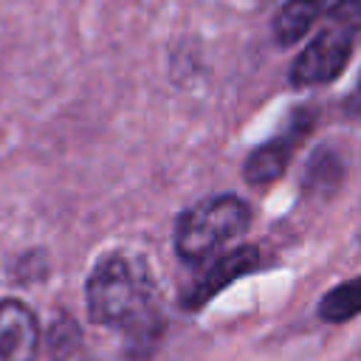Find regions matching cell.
I'll return each mask as SVG.
<instances>
[{
  "instance_id": "cell-1",
  "label": "cell",
  "mask_w": 361,
  "mask_h": 361,
  "mask_svg": "<svg viewBox=\"0 0 361 361\" xmlns=\"http://www.w3.org/2000/svg\"><path fill=\"white\" fill-rule=\"evenodd\" d=\"M87 313L93 324L121 330L133 344H147L161 336L158 290L149 271L124 254L104 257L87 279Z\"/></svg>"
},
{
  "instance_id": "cell-2",
  "label": "cell",
  "mask_w": 361,
  "mask_h": 361,
  "mask_svg": "<svg viewBox=\"0 0 361 361\" xmlns=\"http://www.w3.org/2000/svg\"><path fill=\"white\" fill-rule=\"evenodd\" d=\"M251 226V209L237 195H214L189 206L175 223V251L183 262L209 259L226 243L243 237Z\"/></svg>"
},
{
  "instance_id": "cell-3",
  "label": "cell",
  "mask_w": 361,
  "mask_h": 361,
  "mask_svg": "<svg viewBox=\"0 0 361 361\" xmlns=\"http://www.w3.org/2000/svg\"><path fill=\"white\" fill-rule=\"evenodd\" d=\"M358 39H361V0H338L330 8L322 31L293 59L290 85L310 87V85L333 82L344 71Z\"/></svg>"
},
{
  "instance_id": "cell-4",
  "label": "cell",
  "mask_w": 361,
  "mask_h": 361,
  "mask_svg": "<svg viewBox=\"0 0 361 361\" xmlns=\"http://www.w3.org/2000/svg\"><path fill=\"white\" fill-rule=\"evenodd\" d=\"M259 265H262V254H259L257 245H240V248H231V251L214 257V259L195 276V282L183 290L180 307H186V310L203 307V305H206L212 296H217L226 285H231L234 279H240V276L257 271Z\"/></svg>"
},
{
  "instance_id": "cell-5",
  "label": "cell",
  "mask_w": 361,
  "mask_h": 361,
  "mask_svg": "<svg viewBox=\"0 0 361 361\" xmlns=\"http://www.w3.org/2000/svg\"><path fill=\"white\" fill-rule=\"evenodd\" d=\"M313 127V110H296V116L288 121L285 133L274 135L271 141H265L262 147H257L245 166H243V175L251 186H265V183H274L290 164V155L293 149L299 147V141L310 133Z\"/></svg>"
},
{
  "instance_id": "cell-6",
  "label": "cell",
  "mask_w": 361,
  "mask_h": 361,
  "mask_svg": "<svg viewBox=\"0 0 361 361\" xmlns=\"http://www.w3.org/2000/svg\"><path fill=\"white\" fill-rule=\"evenodd\" d=\"M37 316L20 299H0V361H37Z\"/></svg>"
},
{
  "instance_id": "cell-7",
  "label": "cell",
  "mask_w": 361,
  "mask_h": 361,
  "mask_svg": "<svg viewBox=\"0 0 361 361\" xmlns=\"http://www.w3.org/2000/svg\"><path fill=\"white\" fill-rule=\"evenodd\" d=\"M327 3L330 0H285L274 17V39L279 45L299 42L313 28V23L322 17Z\"/></svg>"
},
{
  "instance_id": "cell-8",
  "label": "cell",
  "mask_w": 361,
  "mask_h": 361,
  "mask_svg": "<svg viewBox=\"0 0 361 361\" xmlns=\"http://www.w3.org/2000/svg\"><path fill=\"white\" fill-rule=\"evenodd\" d=\"M48 353H51V361H99L87 344H85V336L79 330V324L71 319V316H59L54 324H51V333H48Z\"/></svg>"
},
{
  "instance_id": "cell-9",
  "label": "cell",
  "mask_w": 361,
  "mask_h": 361,
  "mask_svg": "<svg viewBox=\"0 0 361 361\" xmlns=\"http://www.w3.org/2000/svg\"><path fill=\"white\" fill-rule=\"evenodd\" d=\"M358 313H361V276L336 285L319 302V316L324 322H336L338 324V322H347V319H353Z\"/></svg>"
},
{
  "instance_id": "cell-10",
  "label": "cell",
  "mask_w": 361,
  "mask_h": 361,
  "mask_svg": "<svg viewBox=\"0 0 361 361\" xmlns=\"http://www.w3.org/2000/svg\"><path fill=\"white\" fill-rule=\"evenodd\" d=\"M341 180V161L336 158V152L330 149H319L307 169H305V186L307 189H319V192H327L330 186H336Z\"/></svg>"
},
{
  "instance_id": "cell-11",
  "label": "cell",
  "mask_w": 361,
  "mask_h": 361,
  "mask_svg": "<svg viewBox=\"0 0 361 361\" xmlns=\"http://www.w3.org/2000/svg\"><path fill=\"white\" fill-rule=\"evenodd\" d=\"M344 110L353 116V118H361V79H358V85H355V90L350 93V99L344 102Z\"/></svg>"
}]
</instances>
